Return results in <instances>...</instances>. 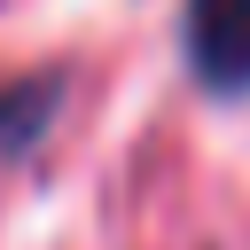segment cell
Wrapping results in <instances>:
<instances>
[{"label": "cell", "instance_id": "cell-2", "mask_svg": "<svg viewBox=\"0 0 250 250\" xmlns=\"http://www.w3.org/2000/svg\"><path fill=\"white\" fill-rule=\"evenodd\" d=\"M62 94H70V78H62V70L0 86V156H31V148L47 141V125H55Z\"/></svg>", "mask_w": 250, "mask_h": 250}, {"label": "cell", "instance_id": "cell-1", "mask_svg": "<svg viewBox=\"0 0 250 250\" xmlns=\"http://www.w3.org/2000/svg\"><path fill=\"white\" fill-rule=\"evenodd\" d=\"M188 62L211 94H250V0H188Z\"/></svg>", "mask_w": 250, "mask_h": 250}]
</instances>
